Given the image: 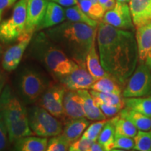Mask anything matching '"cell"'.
Instances as JSON below:
<instances>
[{
    "mask_svg": "<svg viewBox=\"0 0 151 151\" xmlns=\"http://www.w3.org/2000/svg\"><path fill=\"white\" fill-rule=\"evenodd\" d=\"M97 42L103 68L124 87L139 62L134 32L99 21Z\"/></svg>",
    "mask_w": 151,
    "mask_h": 151,
    "instance_id": "cell-1",
    "label": "cell"
},
{
    "mask_svg": "<svg viewBox=\"0 0 151 151\" xmlns=\"http://www.w3.org/2000/svg\"><path fill=\"white\" fill-rule=\"evenodd\" d=\"M45 32L77 64H86V56L97 39V27L67 20Z\"/></svg>",
    "mask_w": 151,
    "mask_h": 151,
    "instance_id": "cell-2",
    "label": "cell"
},
{
    "mask_svg": "<svg viewBox=\"0 0 151 151\" xmlns=\"http://www.w3.org/2000/svg\"><path fill=\"white\" fill-rule=\"evenodd\" d=\"M28 53L58 81L69 74L77 64L42 31L33 35L28 46Z\"/></svg>",
    "mask_w": 151,
    "mask_h": 151,
    "instance_id": "cell-3",
    "label": "cell"
},
{
    "mask_svg": "<svg viewBox=\"0 0 151 151\" xmlns=\"http://www.w3.org/2000/svg\"><path fill=\"white\" fill-rule=\"evenodd\" d=\"M0 119L6 126L11 143L34 134L29 127L27 111L9 86L4 87L0 95Z\"/></svg>",
    "mask_w": 151,
    "mask_h": 151,
    "instance_id": "cell-4",
    "label": "cell"
},
{
    "mask_svg": "<svg viewBox=\"0 0 151 151\" xmlns=\"http://www.w3.org/2000/svg\"><path fill=\"white\" fill-rule=\"evenodd\" d=\"M27 0H18L15 4L11 16L0 22V42L12 44L21 39L27 21Z\"/></svg>",
    "mask_w": 151,
    "mask_h": 151,
    "instance_id": "cell-5",
    "label": "cell"
},
{
    "mask_svg": "<svg viewBox=\"0 0 151 151\" xmlns=\"http://www.w3.org/2000/svg\"><path fill=\"white\" fill-rule=\"evenodd\" d=\"M29 127L38 137H52L61 134L63 123L61 120L40 106H35L27 113Z\"/></svg>",
    "mask_w": 151,
    "mask_h": 151,
    "instance_id": "cell-6",
    "label": "cell"
},
{
    "mask_svg": "<svg viewBox=\"0 0 151 151\" xmlns=\"http://www.w3.org/2000/svg\"><path fill=\"white\" fill-rule=\"evenodd\" d=\"M49 86L46 78L32 69H23L20 73L18 80L20 93L27 103L37 101Z\"/></svg>",
    "mask_w": 151,
    "mask_h": 151,
    "instance_id": "cell-7",
    "label": "cell"
},
{
    "mask_svg": "<svg viewBox=\"0 0 151 151\" xmlns=\"http://www.w3.org/2000/svg\"><path fill=\"white\" fill-rule=\"evenodd\" d=\"M151 70L145 62H140L124 86L122 95L124 98L140 97L150 95Z\"/></svg>",
    "mask_w": 151,
    "mask_h": 151,
    "instance_id": "cell-8",
    "label": "cell"
},
{
    "mask_svg": "<svg viewBox=\"0 0 151 151\" xmlns=\"http://www.w3.org/2000/svg\"><path fill=\"white\" fill-rule=\"evenodd\" d=\"M66 88L60 84H49L48 88L39 98V106L44 108L58 119L65 120L63 101Z\"/></svg>",
    "mask_w": 151,
    "mask_h": 151,
    "instance_id": "cell-9",
    "label": "cell"
},
{
    "mask_svg": "<svg viewBox=\"0 0 151 151\" xmlns=\"http://www.w3.org/2000/svg\"><path fill=\"white\" fill-rule=\"evenodd\" d=\"M96 79L90 74L86 67V64H76L69 74L66 75L59 82L67 90H78L90 89Z\"/></svg>",
    "mask_w": 151,
    "mask_h": 151,
    "instance_id": "cell-10",
    "label": "cell"
},
{
    "mask_svg": "<svg viewBox=\"0 0 151 151\" xmlns=\"http://www.w3.org/2000/svg\"><path fill=\"white\" fill-rule=\"evenodd\" d=\"M101 21L118 29L132 32L134 31L135 27L132 20L129 4L118 1L112 9L106 11Z\"/></svg>",
    "mask_w": 151,
    "mask_h": 151,
    "instance_id": "cell-11",
    "label": "cell"
},
{
    "mask_svg": "<svg viewBox=\"0 0 151 151\" xmlns=\"http://www.w3.org/2000/svg\"><path fill=\"white\" fill-rule=\"evenodd\" d=\"M48 2V0H27V21L24 33L20 40L32 37L37 32L44 16Z\"/></svg>",
    "mask_w": 151,
    "mask_h": 151,
    "instance_id": "cell-12",
    "label": "cell"
},
{
    "mask_svg": "<svg viewBox=\"0 0 151 151\" xmlns=\"http://www.w3.org/2000/svg\"><path fill=\"white\" fill-rule=\"evenodd\" d=\"M32 37H26L18 41V43L9 48L4 53H3L1 58V66L4 70L12 71L17 69L24 51L29 46Z\"/></svg>",
    "mask_w": 151,
    "mask_h": 151,
    "instance_id": "cell-13",
    "label": "cell"
},
{
    "mask_svg": "<svg viewBox=\"0 0 151 151\" xmlns=\"http://www.w3.org/2000/svg\"><path fill=\"white\" fill-rule=\"evenodd\" d=\"M65 120L86 117L82 99L77 90H67L63 101Z\"/></svg>",
    "mask_w": 151,
    "mask_h": 151,
    "instance_id": "cell-14",
    "label": "cell"
},
{
    "mask_svg": "<svg viewBox=\"0 0 151 151\" xmlns=\"http://www.w3.org/2000/svg\"><path fill=\"white\" fill-rule=\"evenodd\" d=\"M129 6L135 28L151 22V0H130Z\"/></svg>",
    "mask_w": 151,
    "mask_h": 151,
    "instance_id": "cell-15",
    "label": "cell"
},
{
    "mask_svg": "<svg viewBox=\"0 0 151 151\" xmlns=\"http://www.w3.org/2000/svg\"><path fill=\"white\" fill-rule=\"evenodd\" d=\"M65 11L63 6L53 1H49L44 16L42 21L38 27L37 32L55 27L65 21Z\"/></svg>",
    "mask_w": 151,
    "mask_h": 151,
    "instance_id": "cell-16",
    "label": "cell"
},
{
    "mask_svg": "<svg viewBox=\"0 0 151 151\" xmlns=\"http://www.w3.org/2000/svg\"><path fill=\"white\" fill-rule=\"evenodd\" d=\"M136 41L137 43L139 62H145L151 49V22L136 28Z\"/></svg>",
    "mask_w": 151,
    "mask_h": 151,
    "instance_id": "cell-17",
    "label": "cell"
},
{
    "mask_svg": "<svg viewBox=\"0 0 151 151\" xmlns=\"http://www.w3.org/2000/svg\"><path fill=\"white\" fill-rule=\"evenodd\" d=\"M88 120L86 117L69 120L63 127L62 134L70 143H72L80 139L86 128L90 125V122Z\"/></svg>",
    "mask_w": 151,
    "mask_h": 151,
    "instance_id": "cell-18",
    "label": "cell"
},
{
    "mask_svg": "<svg viewBox=\"0 0 151 151\" xmlns=\"http://www.w3.org/2000/svg\"><path fill=\"white\" fill-rule=\"evenodd\" d=\"M77 92L82 99L86 118L90 120H95V121L106 119V117L102 113V111L95 104L93 97L88 90H77Z\"/></svg>",
    "mask_w": 151,
    "mask_h": 151,
    "instance_id": "cell-19",
    "label": "cell"
},
{
    "mask_svg": "<svg viewBox=\"0 0 151 151\" xmlns=\"http://www.w3.org/2000/svg\"><path fill=\"white\" fill-rule=\"evenodd\" d=\"M47 137H35L27 136L16 140L14 150L18 151H45L48 148Z\"/></svg>",
    "mask_w": 151,
    "mask_h": 151,
    "instance_id": "cell-20",
    "label": "cell"
},
{
    "mask_svg": "<svg viewBox=\"0 0 151 151\" xmlns=\"http://www.w3.org/2000/svg\"><path fill=\"white\" fill-rule=\"evenodd\" d=\"M86 64L88 70L89 71L90 74L96 79V81L109 74L107 71H105L101 65L99 55L98 54L96 48L95 41L92 44L89 52L87 55Z\"/></svg>",
    "mask_w": 151,
    "mask_h": 151,
    "instance_id": "cell-21",
    "label": "cell"
},
{
    "mask_svg": "<svg viewBox=\"0 0 151 151\" xmlns=\"http://www.w3.org/2000/svg\"><path fill=\"white\" fill-rule=\"evenodd\" d=\"M122 118L129 120L138 130H151V117L145 116L137 111L124 107L118 113Z\"/></svg>",
    "mask_w": 151,
    "mask_h": 151,
    "instance_id": "cell-22",
    "label": "cell"
},
{
    "mask_svg": "<svg viewBox=\"0 0 151 151\" xmlns=\"http://www.w3.org/2000/svg\"><path fill=\"white\" fill-rule=\"evenodd\" d=\"M90 89L96 91L109 92V93L120 94V95H122V86L110 73L96 81Z\"/></svg>",
    "mask_w": 151,
    "mask_h": 151,
    "instance_id": "cell-23",
    "label": "cell"
},
{
    "mask_svg": "<svg viewBox=\"0 0 151 151\" xmlns=\"http://www.w3.org/2000/svg\"><path fill=\"white\" fill-rule=\"evenodd\" d=\"M124 104L126 108L151 117V96L124 98Z\"/></svg>",
    "mask_w": 151,
    "mask_h": 151,
    "instance_id": "cell-24",
    "label": "cell"
},
{
    "mask_svg": "<svg viewBox=\"0 0 151 151\" xmlns=\"http://www.w3.org/2000/svg\"><path fill=\"white\" fill-rule=\"evenodd\" d=\"M66 19L69 21L81 22L88 24L94 27H97L99 21L90 18L89 16L82 11L78 4L72 6L67 7L65 9Z\"/></svg>",
    "mask_w": 151,
    "mask_h": 151,
    "instance_id": "cell-25",
    "label": "cell"
},
{
    "mask_svg": "<svg viewBox=\"0 0 151 151\" xmlns=\"http://www.w3.org/2000/svg\"><path fill=\"white\" fill-rule=\"evenodd\" d=\"M78 5L90 18L97 21H101L106 13L104 7L98 1L80 0L78 1Z\"/></svg>",
    "mask_w": 151,
    "mask_h": 151,
    "instance_id": "cell-26",
    "label": "cell"
},
{
    "mask_svg": "<svg viewBox=\"0 0 151 151\" xmlns=\"http://www.w3.org/2000/svg\"><path fill=\"white\" fill-rule=\"evenodd\" d=\"M115 126L116 135L124 136L134 138L137 134V128L129 120L122 118L120 115H116L111 119Z\"/></svg>",
    "mask_w": 151,
    "mask_h": 151,
    "instance_id": "cell-27",
    "label": "cell"
},
{
    "mask_svg": "<svg viewBox=\"0 0 151 151\" xmlns=\"http://www.w3.org/2000/svg\"><path fill=\"white\" fill-rule=\"evenodd\" d=\"M115 137H116V129H115L114 124L111 121V120H107L98 137L97 141L100 144L102 145L106 151L112 150Z\"/></svg>",
    "mask_w": 151,
    "mask_h": 151,
    "instance_id": "cell-28",
    "label": "cell"
},
{
    "mask_svg": "<svg viewBox=\"0 0 151 151\" xmlns=\"http://www.w3.org/2000/svg\"><path fill=\"white\" fill-rule=\"evenodd\" d=\"M90 94L93 97L94 99L101 102L107 104L118 106L124 108V98H122V95L109 92H102L91 90Z\"/></svg>",
    "mask_w": 151,
    "mask_h": 151,
    "instance_id": "cell-29",
    "label": "cell"
},
{
    "mask_svg": "<svg viewBox=\"0 0 151 151\" xmlns=\"http://www.w3.org/2000/svg\"><path fill=\"white\" fill-rule=\"evenodd\" d=\"M134 146L133 150L137 151H151V130H139L134 137Z\"/></svg>",
    "mask_w": 151,
    "mask_h": 151,
    "instance_id": "cell-30",
    "label": "cell"
},
{
    "mask_svg": "<svg viewBox=\"0 0 151 151\" xmlns=\"http://www.w3.org/2000/svg\"><path fill=\"white\" fill-rule=\"evenodd\" d=\"M71 143L62 134L52 137L48 143V151H67L69 150Z\"/></svg>",
    "mask_w": 151,
    "mask_h": 151,
    "instance_id": "cell-31",
    "label": "cell"
},
{
    "mask_svg": "<svg viewBox=\"0 0 151 151\" xmlns=\"http://www.w3.org/2000/svg\"><path fill=\"white\" fill-rule=\"evenodd\" d=\"M106 121V119H105L102 120H98V121L91 124L85 130L82 137L92 141H97L98 137H99Z\"/></svg>",
    "mask_w": 151,
    "mask_h": 151,
    "instance_id": "cell-32",
    "label": "cell"
},
{
    "mask_svg": "<svg viewBox=\"0 0 151 151\" xmlns=\"http://www.w3.org/2000/svg\"><path fill=\"white\" fill-rule=\"evenodd\" d=\"M134 146V138L124 137V136L116 135L112 150H133Z\"/></svg>",
    "mask_w": 151,
    "mask_h": 151,
    "instance_id": "cell-33",
    "label": "cell"
},
{
    "mask_svg": "<svg viewBox=\"0 0 151 151\" xmlns=\"http://www.w3.org/2000/svg\"><path fill=\"white\" fill-rule=\"evenodd\" d=\"M94 100V102H95V104L99 107L100 110L102 111V113L105 115V116L106 118H113V117L116 116L118 113H119L120 110L122 109H123L118 106L107 104L101 102V101H97L95 99Z\"/></svg>",
    "mask_w": 151,
    "mask_h": 151,
    "instance_id": "cell-34",
    "label": "cell"
},
{
    "mask_svg": "<svg viewBox=\"0 0 151 151\" xmlns=\"http://www.w3.org/2000/svg\"><path fill=\"white\" fill-rule=\"evenodd\" d=\"M93 141L81 137L78 140L71 143L69 150L70 151H89Z\"/></svg>",
    "mask_w": 151,
    "mask_h": 151,
    "instance_id": "cell-35",
    "label": "cell"
},
{
    "mask_svg": "<svg viewBox=\"0 0 151 151\" xmlns=\"http://www.w3.org/2000/svg\"><path fill=\"white\" fill-rule=\"evenodd\" d=\"M8 131L6 126L1 119H0V150L6 148L8 143Z\"/></svg>",
    "mask_w": 151,
    "mask_h": 151,
    "instance_id": "cell-36",
    "label": "cell"
},
{
    "mask_svg": "<svg viewBox=\"0 0 151 151\" xmlns=\"http://www.w3.org/2000/svg\"><path fill=\"white\" fill-rule=\"evenodd\" d=\"M18 1V0H0V22H1L4 13L14 6Z\"/></svg>",
    "mask_w": 151,
    "mask_h": 151,
    "instance_id": "cell-37",
    "label": "cell"
},
{
    "mask_svg": "<svg viewBox=\"0 0 151 151\" xmlns=\"http://www.w3.org/2000/svg\"><path fill=\"white\" fill-rule=\"evenodd\" d=\"M49 1H53L63 7H69L78 4V0H48Z\"/></svg>",
    "mask_w": 151,
    "mask_h": 151,
    "instance_id": "cell-38",
    "label": "cell"
},
{
    "mask_svg": "<svg viewBox=\"0 0 151 151\" xmlns=\"http://www.w3.org/2000/svg\"><path fill=\"white\" fill-rule=\"evenodd\" d=\"M99 3L104 9L106 11L111 10L115 6L117 0H98Z\"/></svg>",
    "mask_w": 151,
    "mask_h": 151,
    "instance_id": "cell-39",
    "label": "cell"
},
{
    "mask_svg": "<svg viewBox=\"0 0 151 151\" xmlns=\"http://www.w3.org/2000/svg\"><path fill=\"white\" fill-rule=\"evenodd\" d=\"M105 148L98 141H93L89 151H104Z\"/></svg>",
    "mask_w": 151,
    "mask_h": 151,
    "instance_id": "cell-40",
    "label": "cell"
},
{
    "mask_svg": "<svg viewBox=\"0 0 151 151\" xmlns=\"http://www.w3.org/2000/svg\"><path fill=\"white\" fill-rule=\"evenodd\" d=\"M6 76L4 73V71L0 69V95H1V92H2L4 88V86L6 83Z\"/></svg>",
    "mask_w": 151,
    "mask_h": 151,
    "instance_id": "cell-41",
    "label": "cell"
},
{
    "mask_svg": "<svg viewBox=\"0 0 151 151\" xmlns=\"http://www.w3.org/2000/svg\"><path fill=\"white\" fill-rule=\"evenodd\" d=\"M145 63L146 64V65L149 67V69L151 70V49L150 51L148 52V55H147L146 60H145Z\"/></svg>",
    "mask_w": 151,
    "mask_h": 151,
    "instance_id": "cell-42",
    "label": "cell"
},
{
    "mask_svg": "<svg viewBox=\"0 0 151 151\" xmlns=\"http://www.w3.org/2000/svg\"><path fill=\"white\" fill-rule=\"evenodd\" d=\"M2 55H3V48H2V46H1V43H0V59H1Z\"/></svg>",
    "mask_w": 151,
    "mask_h": 151,
    "instance_id": "cell-43",
    "label": "cell"
},
{
    "mask_svg": "<svg viewBox=\"0 0 151 151\" xmlns=\"http://www.w3.org/2000/svg\"><path fill=\"white\" fill-rule=\"evenodd\" d=\"M118 1H120V2H122V3H127L129 4L130 0H117Z\"/></svg>",
    "mask_w": 151,
    "mask_h": 151,
    "instance_id": "cell-44",
    "label": "cell"
},
{
    "mask_svg": "<svg viewBox=\"0 0 151 151\" xmlns=\"http://www.w3.org/2000/svg\"><path fill=\"white\" fill-rule=\"evenodd\" d=\"M150 94H151V92H150Z\"/></svg>",
    "mask_w": 151,
    "mask_h": 151,
    "instance_id": "cell-45",
    "label": "cell"
}]
</instances>
